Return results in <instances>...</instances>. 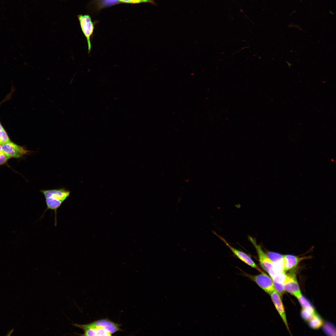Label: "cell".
Listing matches in <instances>:
<instances>
[{
  "mask_svg": "<svg viewBox=\"0 0 336 336\" xmlns=\"http://www.w3.org/2000/svg\"><path fill=\"white\" fill-rule=\"evenodd\" d=\"M72 325L83 330L91 328L100 327L111 334L122 331L120 328L121 324L115 323L107 318L99 320L86 324H73Z\"/></svg>",
  "mask_w": 336,
  "mask_h": 336,
  "instance_id": "obj_1",
  "label": "cell"
},
{
  "mask_svg": "<svg viewBox=\"0 0 336 336\" xmlns=\"http://www.w3.org/2000/svg\"><path fill=\"white\" fill-rule=\"evenodd\" d=\"M77 17L81 30L86 40L88 53L89 54L91 50V40L94 30V24L90 16L88 14H79Z\"/></svg>",
  "mask_w": 336,
  "mask_h": 336,
  "instance_id": "obj_2",
  "label": "cell"
},
{
  "mask_svg": "<svg viewBox=\"0 0 336 336\" xmlns=\"http://www.w3.org/2000/svg\"><path fill=\"white\" fill-rule=\"evenodd\" d=\"M248 238L256 250L261 267L265 271L269 274L273 269V262L263 251L260 245L257 244L255 239L250 236H249Z\"/></svg>",
  "mask_w": 336,
  "mask_h": 336,
  "instance_id": "obj_3",
  "label": "cell"
},
{
  "mask_svg": "<svg viewBox=\"0 0 336 336\" xmlns=\"http://www.w3.org/2000/svg\"><path fill=\"white\" fill-rule=\"evenodd\" d=\"M2 147L3 153L10 159L20 158L30 152L23 147L11 141L2 145Z\"/></svg>",
  "mask_w": 336,
  "mask_h": 336,
  "instance_id": "obj_4",
  "label": "cell"
},
{
  "mask_svg": "<svg viewBox=\"0 0 336 336\" xmlns=\"http://www.w3.org/2000/svg\"><path fill=\"white\" fill-rule=\"evenodd\" d=\"M259 275L250 276V278L269 295L275 290L273 282L268 276L263 272Z\"/></svg>",
  "mask_w": 336,
  "mask_h": 336,
  "instance_id": "obj_5",
  "label": "cell"
},
{
  "mask_svg": "<svg viewBox=\"0 0 336 336\" xmlns=\"http://www.w3.org/2000/svg\"><path fill=\"white\" fill-rule=\"evenodd\" d=\"M214 233L225 243L233 253L239 259L250 267L255 268L261 273L262 272L249 255L245 252L233 247L222 237L218 235L215 232H214Z\"/></svg>",
  "mask_w": 336,
  "mask_h": 336,
  "instance_id": "obj_6",
  "label": "cell"
},
{
  "mask_svg": "<svg viewBox=\"0 0 336 336\" xmlns=\"http://www.w3.org/2000/svg\"><path fill=\"white\" fill-rule=\"evenodd\" d=\"M284 284L285 291L295 297L301 293L296 274L294 272L286 274Z\"/></svg>",
  "mask_w": 336,
  "mask_h": 336,
  "instance_id": "obj_7",
  "label": "cell"
},
{
  "mask_svg": "<svg viewBox=\"0 0 336 336\" xmlns=\"http://www.w3.org/2000/svg\"><path fill=\"white\" fill-rule=\"evenodd\" d=\"M310 258L308 256L300 257L290 254L283 255L284 271L286 272L293 269L300 262Z\"/></svg>",
  "mask_w": 336,
  "mask_h": 336,
  "instance_id": "obj_8",
  "label": "cell"
},
{
  "mask_svg": "<svg viewBox=\"0 0 336 336\" xmlns=\"http://www.w3.org/2000/svg\"><path fill=\"white\" fill-rule=\"evenodd\" d=\"M40 192L44 196L45 198L50 196H55L60 198L64 202L70 195L69 190L64 188L41 190Z\"/></svg>",
  "mask_w": 336,
  "mask_h": 336,
  "instance_id": "obj_9",
  "label": "cell"
},
{
  "mask_svg": "<svg viewBox=\"0 0 336 336\" xmlns=\"http://www.w3.org/2000/svg\"><path fill=\"white\" fill-rule=\"evenodd\" d=\"M275 306L287 329L288 325L286 316L280 296L274 290L270 295Z\"/></svg>",
  "mask_w": 336,
  "mask_h": 336,
  "instance_id": "obj_10",
  "label": "cell"
},
{
  "mask_svg": "<svg viewBox=\"0 0 336 336\" xmlns=\"http://www.w3.org/2000/svg\"><path fill=\"white\" fill-rule=\"evenodd\" d=\"M82 335L94 336H110L112 334L100 327H95L86 329L83 330Z\"/></svg>",
  "mask_w": 336,
  "mask_h": 336,
  "instance_id": "obj_11",
  "label": "cell"
},
{
  "mask_svg": "<svg viewBox=\"0 0 336 336\" xmlns=\"http://www.w3.org/2000/svg\"><path fill=\"white\" fill-rule=\"evenodd\" d=\"M106 5L108 7L118 3L138 4L142 3H149L156 5L154 0H104Z\"/></svg>",
  "mask_w": 336,
  "mask_h": 336,
  "instance_id": "obj_12",
  "label": "cell"
},
{
  "mask_svg": "<svg viewBox=\"0 0 336 336\" xmlns=\"http://www.w3.org/2000/svg\"><path fill=\"white\" fill-rule=\"evenodd\" d=\"M303 309L310 312L313 315L316 314L309 301L301 293L296 296Z\"/></svg>",
  "mask_w": 336,
  "mask_h": 336,
  "instance_id": "obj_13",
  "label": "cell"
},
{
  "mask_svg": "<svg viewBox=\"0 0 336 336\" xmlns=\"http://www.w3.org/2000/svg\"><path fill=\"white\" fill-rule=\"evenodd\" d=\"M309 326L314 329L320 328L323 324V321L319 315L316 314L308 321Z\"/></svg>",
  "mask_w": 336,
  "mask_h": 336,
  "instance_id": "obj_14",
  "label": "cell"
},
{
  "mask_svg": "<svg viewBox=\"0 0 336 336\" xmlns=\"http://www.w3.org/2000/svg\"><path fill=\"white\" fill-rule=\"evenodd\" d=\"M266 254L274 264L283 262V255L282 254L271 251H268Z\"/></svg>",
  "mask_w": 336,
  "mask_h": 336,
  "instance_id": "obj_15",
  "label": "cell"
},
{
  "mask_svg": "<svg viewBox=\"0 0 336 336\" xmlns=\"http://www.w3.org/2000/svg\"><path fill=\"white\" fill-rule=\"evenodd\" d=\"M323 328L326 334L330 335H335V328L331 324L329 323H325L323 326Z\"/></svg>",
  "mask_w": 336,
  "mask_h": 336,
  "instance_id": "obj_16",
  "label": "cell"
},
{
  "mask_svg": "<svg viewBox=\"0 0 336 336\" xmlns=\"http://www.w3.org/2000/svg\"><path fill=\"white\" fill-rule=\"evenodd\" d=\"M273 282L275 290L280 296H282L284 293L285 290L284 284Z\"/></svg>",
  "mask_w": 336,
  "mask_h": 336,
  "instance_id": "obj_17",
  "label": "cell"
},
{
  "mask_svg": "<svg viewBox=\"0 0 336 336\" xmlns=\"http://www.w3.org/2000/svg\"><path fill=\"white\" fill-rule=\"evenodd\" d=\"M10 141L7 133L4 129L0 130V144L2 145Z\"/></svg>",
  "mask_w": 336,
  "mask_h": 336,
  "instance_id": "obj_18",
  "label": "cell"
},
{
  "mask_svg": "<svg viewBox=\"0 0 336 336\" xmlns=\"http://www.w3.org/2000/svg\"><path fill=\"white\" fill-rule=\"evenodd\" d=\"M301 314L303 319L305 320L308 321L314 315L310 311L303 308L301 310Z\"/></svg>",
  "mask_w": 336,
  "mask_h": 336,
  "instance_id": "obj_19",
  "label": "cell"
},
{
  "mask_svg": "<svg viewBox=\"0 0 336 336\" xmlns=\"http://www.w3.org/2000/svg\"><path fill=\"white\" fill-rule=\"evenodd\" d=\"M9 159L4 153L0 154V166L6 163Z\"/></svg>",
  "mask_w": 336,
  "mask_h": 336,
  "instance_id": "obj_20",
  "label": "cell"
},
{
  "mask_svg": "<svg viewBox=\"0 0 336 336\" xmlns=\"http://www.w3.org/2000/svg\"><path fill=\"white\" fill-rule=\"evenodd\" d=\"M14 330V329H12L10 330L9 331L7 334V336H10L11 335L12 333L13 332Z\"/></svg>",
  "mask_w": 336,
  "mask_h": 336,
  "instance_id": "obj_21",
  "label": "cell"
},
{
  "mask_svg": "<svg viewBox=\"0 0 336 336\" xmlns=\"http://www.w3.org/2000/svg\"><path fill=\"white\" fill-rule=\"evenodd\" d=\"M4 153L2 152V145L0 144V154Z\"/></svg>",
  "mask_w": 336,
  "mask_h": 336,
  "instance_id": "obj_22",
  "label": "cell"
},
{
  "mask_svg": "<svg viewBox=\"0 0 336 336\" xmlns=\"http://www.w3.org/2000/svg\"><path fill=\"white\" fill-rule=\"evenodd\" d=\"M3 129H4V128H3L2 127V126L1 125V124L0 123V130H3Z\"/></svg>",
  "mask_w": 336,
  "mask_h": 336,
  "instance_id": "obj_23",
  "label": "cell"
}]
</instances>
